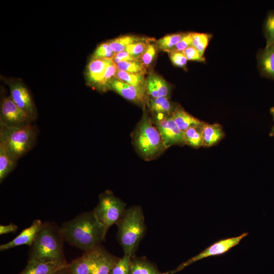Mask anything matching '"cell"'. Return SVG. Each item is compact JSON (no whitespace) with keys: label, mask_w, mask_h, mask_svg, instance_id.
<instances>
[{"label":"cell","mask_w":274,"mask_h":274,"mask_svg":"<svg viewBox=\"0 0 274 274\" xmlns=\"http://www.w3.org/2000/svg\"><path fill=\"white\" fill-rule=\"evenodd\" d=\"M60 231L64 241L84 252L101 246L108 232L93 211L83 212L63 223Z\"/></svg>","instance_id":"obj_1"},{"label":"cell","mask_w":274,"mask_h":274,"mask_svg":"<svg viewBox=\"0 0 274 274\" xmlns=\"http://www.w3.org/2000/svg\"><path fill=\"white\" fill-rule=\"evenodd\" d=\"M63 242L60 227L52 223H43L30 247L27 262H55L66 265Z\"/></svg>","instance_id":"obj_2"},{"label":"cell","mask_w":274,"mask_h":274,"mask_svg":"<svg viewBox=\"0 0 274 274\" xmlns=\"http://www.w3.org/2000/svg\"><path fill=\"white\" fill-rule=\"evenodd\" d=\"M143 111L140 120L131 133L132 145L141 158L150 161L158 158L167 149L147 107Z\"/></svg>","instance_id":"obj_3"},{"label":"cell","mask_w":274,"mask_h":274,"mask_svg":"<svg viewBox=\"0 0 274 274\" xmlns=\"http://www.w3.org/2000/svg\"><path fill=\"white\" fill-rule=\"evenodd\" d=\"M116 225L118 227V241L124 254L132 256L135 255L139 244L146 231L142 207L134 206L127 208Z\"/></svg>","instance_id":"obj_4"},{"label":"cell","mask_w":274,"mask_h":274,"mask_svg":"<svg viewBox=\"0 0 274 274\" xmlns=\"http://www.w3.org/2000/svg\"><path fill=\"white\" fill-rule=\"evenodd\" d=\"M37 134L32 124L16 127L0 126V144L18 160L34 146Z\"/></svg>","instance_id":"obj_5"},{"label":"cell","mask_w":274,"mask_h":274,"mask_svg":"<svg viewBox=\"0 0 274 274\" xmlns=\"http://www.w3.org/2000/svg\"><path fill=\"white\" fill-rule=\"evenodd\" d=\"M126 204L114 193L106 190L99 195V201L93 212L98 221L108 231L109 228L117 224L123 216Z\"/></svg>","instance_id":"obj_6"},{"label":"cell","mask_w":274,"mask_h":274,"mask_svg":"<svg viewBox=\"0 0 274 274\" xmlns=\"http://www.w3.org/2000/svg\"><path fill=\"white\" fill-rule=\"evenodd\" d=\"M248 234V232H244L237 236L222 238L214 242L197 255L180 264L176 269L169 271L170 274L179 272L187 266L203 258L226 254L230 249L238 245Z\"/></svg>","instance_id":"obj_7"},{"label":"cell","mask_w":274,"mask_h":274,"mask_svg":"<svg viewBox=\"0 0 274 274\" xmlns=\"http://www.w3.org/2000/svg\"><path fill=\"white\" fill-rule=\"evenodd\" d=\"M150 115L166 149L175 145H185L184 132L178 127L172 115Z\"/></svg>","instance_id":"obj_8"},{"label":"cell","mask_w":274,"mask_h":274,"mask_svg":"<svg viewBox=\"0 0 274 274\" xmlns=\"http://www.w3.org/2000/svg\"><path fill=\"white\" fill-rule=\"evenodd\" d=\"M0 112V126L21 127L31 124L33 121L26 112L15 104L10 96L2 99Z\"/></svg>","instance_id":"obj_9"},{"label":"cell","mask_w":274,"mask_h":274,"mask_svg":"<svg viewBox=\"0 0 274 274\" xmlns=\"http://www.w3.org/2000/svg\"><path fill=\"white\" fill-rule=\"evenodd\" d=\"M108 89L113 90L143 109L147 107L149 97L146 93V89L129 85L116 77L109 82Z\"/></svg>","instance_id":"obj_10"},{"label":"cell","mask_w":274,"mask_h":274,"mask_svg":"<svg viewBox=\"0 0 274 274\" xmlns=\"http://www.w3.org/2000/svg\"><path fill=\"white\" fill-rule=\"evenodd\" d=\"M10 97L15 104L26 112L35 121L37 117L36 108L27 88L19 82H9Z\"/></svg>","instance_id":"obj_11"},{"label":"cell","mask_w":274,"mask_h":274,"mask_svg":"<svg viewBox=\"0 0 274 274\" xmlns=\"http://www.w3.org/2000/svg\"><path fill=\"white\" fill-rule=\"evenodd\" d=\"M102 246L84 252L66 265L73 274H91L100 255Z\"/></svg>","instance_id":"obj_12"},{"label":"cell","mask_w":274,"mask_h":274,"mask_svg":"<svg viewBox=\"0 0 274 274\" xmlns=\"http://www.w3.org/2000/svg\"><path fill=\"white\" fill-rule=\"evenodd\" d=\"M43 224L41 220H35L29 227L23 230L13 239L1 245L0 251L3 252L21 245H28L30 247L41 230Z\"/></svg>","instance_id":"obj_13"},{"label":"cell","mask_w":274,"mask_h":274,"mask_svg":"<svg viewBox=\"0 0 274 274\" xmlns=\"http://www.w3.org/2000/svg\"><path fill=\"white\" fill-rule=\"evenodd\" d=\"M146 91L150 98L165 97L169 98L172 87L161 76L151 73L146 78Z\"/></svg>","instance_id":"obj_14"},{"label":"cell","mask_w":274,"mask_h":274,"mask_svg":"<svg viewBox=\"0 0 274 274\" xmlns=\"http://www.w3.org/2000/svg\"><path fill=\"white\" fill-rule=\"evenodd\" d=\"M257 60L261 76L274 80V44L260 49L257 54Z\"/></svg>","instance_id":"obj_15"},{"label":"cell","mask_w":274,"mask_h":274,"mask_svg":"<svg viewBox=\"0 0 274 274\" xmlns=\"http://www.w3.org/2000/svg\"><path fill=\"white\" fill-rule=\"evenodd\" d=\"M112 61L108 59H91L88 63L86 76L88 83L97 89L108 65Z\"/></svg>","instance_id":"obj_16"},{"label":"cell","mask_w":274,"mask_h":274,"mask_svg":"<svg viewBox=\"0 0 274 274\" xmlns=\"http://www.w3.org/2000/svg\"><path fill=\"white\" fill-rule=\"evenodd\" d=\"M172 116L178 127L183 132L190 127L202 126L206 123L191 115L179 104Z\"/></svg>","instance_id":"obj_17"},{"label":"cell","mask_w":274,"mask_h":274,"mask_svg":"<svg viewBox=\"0 0 274 274\" xmlns=\"http://www.w3.org/2000/svg\"><path fill=\"white\" fill-rule=\"evenodd\" d=\"M202 146L210 147L217 144L224 137L222 126L218 123H205L202 126Z\"/></svg>","instance_id":"obj_18"},{"label":"cell","mask_w":274,"mask_h":274,"mask_svg":"<svg viewBox=\"0 0 274 274\" xmlns=\"http://www.w3.org/2000/svg\"><path fill=\"white\" fill-rule=\"evenodd\" d=\"M178 104L173 102L169 98L159 97L148 98L147 107L151 115H172Z\"/></svg>","instance_id":"obj_19"},{"label":"cell","mask_w":274,"mask_h":274,"mask_svg":"<svg viewBox=\"0 0 274 274\" xmlns=\"http://www.w3.org/2000/svg\"><path fill=\"white\" fill-rule=\"evenodd\" d=\"M129 274H170V271L162 272L155 264L146 257H132Z\"/></svg>","instance_id":"obj_20"},{"label":"cell","mask_w":274,"mask_h":274,"mask_svg":"<svg viewBox=\"0 0 274 274\" xmlns=\"http://www.w3.org/2000/svg\"><path fill=\"white\" fill-rule=\"evenodd\" d=\"M120 258L111 254L103 247L91 274H110Z\"/></svg>","instance_id":"obj_21"},{"label":"cell","mask_w":274,"mask_h":274,"mask_svg":"<svg viewBox=\"0 0 274 274\" xmlns=\"http://www.w3.org/2000/svg\"><path fill=\"white\" fill-rule=\"evenodd\" d=\"M66 265L55 262L29 261L19 274H52Z\"/></svg>","instance_id":"obj_22"},{"label":"cell","mask_w":274,"mask_h":274,"mask_svg":"<svg viewBox=\"0 0 274 274\" xmlns=\"http://www.w3.org/2000/svg\"><path fill=\"white\" fill-rule=\"evenodd\" d=\"M18 160L3 145L0 144L1 183L15 168Z\"/></svg>","instance_id":"obj_23"},{"label":"cell","mask_w":274,"mask_h":274,"mask_svg":"<svg viewBox=\"0 0 274 274\" xmlns=\"http://www.w3.org/2000/svg\"><path fill=\"white\" fill-rule=\"evenodd\" d=\"M151 38L141 37L133 35H127L120 36L108 41L112 50L115 53L125 51L129 45L134 43L150 40Z\"/></svg>","instance_id":"obj_24"},{"label":"cell","mask_w":274,"mask_h":274,"mask_svg":"<svg viewBox=\"0 0 274 274\" xmlns=\"http://www.w3.org/2000/svg\"><path fill=\"white\" fill-rule=\"evenodd\" d=\"M143 74H132L118 70L115 77L134 87L146 89V78Z\"/></svg>","instance_id":"obj_25"},{"label":"cell","mask_w":274,"mask_h":274,"mask_svg":"<svg viewBox=\"0 0 274 274\" xmlns=\"http://www.w3.org/2000/svg\"><path fill=\"white\" fill-rule=\"evenodd\" d=\"M186 32H179L164 36L156 41L158 50L167 52L171 51L182 39Z\"/></svg>","instance_id":"obj_26"},{"label":"cell","mask_w":274,"mask_h":274,"mask_svg":"<svg viewBox=\"0 0 274 274\" xmlns=\"http://www.w3.org/2000/svg\"><path fill=\"white\" fill-rule=\"evenodd\" d=\"M202 126L190 127L184 132L185 145L195 149L202 146Z\"/></svg>","instance_id":"obj_27"},{"label":"cell","mask_w":274,"mask_h":274,"mask_svg":"<svg viewBox=\"0 0 274 274\" xmlns=\"http://www.w3.org/2000/svg\"><path fill=\"white\" fill-rule=\"evenodd\" d=\"M118 70L132 74H143L147 73V68L141 60L122 61L116 64Z\"/></svg>","instance_id":"obj_28"},{"label":"cell","mask_w":274,"mask_h":274,"mask_svg":"<svg viewBox=\"0 0 274 274\" xmlns=\"http://www.w3.org/2000/svg\"><path fill=\"white\" fill-rule=\"evenodd\" d=\"M211 38V34L192 32V42L191 46L195 48L200 54L203 56Z\"/></svg>","instance_id":"obj_29"},{"label":"cell","mask_w":274,"mask_h":274,"mask_svg":"<svg viewBox=\"0 0 274 274\" xmlns=\"http://www.w3.org/2000/svg\"><path fill=\"white\" fill-rule=\"evenodd\" d=\"M263 32L266 46L274 44V10L267 14L264 22Z\"/></svg>","instance_id":"obj_30"},{"label":"cell","mask_w":274,"mask_h":274,"mask_svg":"<svg viewBox=\"0 0 274 274\" xmlns=\"http://www.w3.org/2000/svg\"><path fill=\"white\" fill-rule=\"evenodd\" d=\"M118 71L116 64L112 61L107 66L104 75L98 84L97 89L100 91H106L108 90V86L109 82L114 78Z\"/></svg>","instance_id":"obj_31"},{"label":"cell","mask_w":274,"mask_h":274,"mask_svg":"<svg viewBox=\"0 0 274 274\" xmlns=\"http://www.w3.org/2000/svg\"><path fill=\"white\" fill-rule=\"evenodd\" d=\"M132 256L124 254L111 270L110 274H129Z\"/></svg>","instance_id":"obj_32"},{"label":"cell","mask_w":274,"mask_h":274,"mask_svg":"<svg viewBox=\"0 0 274 274\" xmlns=\"http://www.w3.org/2000/svg\"><path fill=\"white\" fill-rule=\"evenodd\" d=\"M158 49L156 43L151 42L148 45L146 49L141 56V60L147 68L153 63L156 58Z\"/></svg>","instance_id":"obj_33"},{"label":"cell","mask_w":274,"mask_h":274,"mask_svg":"<svg viewBox=\"0 0 274 274\" xmlns=\"http://www.w3.org/2000/svg\"><path fill=\"white\" fill-rule=\"evenodd\" d=\"M115 53L110 48L108 42L102 43L96 47L91 59H112Z\"/></svg>","instance_id":"obj_34"},{"label":"cell","mask_w":274,"mask_h":274,"mask_svg":"<svg viewBox=\"0 0 274 274\" xmlns=\"http://www.w3.org/2000/svg\"><path fill=\"white\" fill-rule=\"evenodd\" d=\"M153 41L154 39L151 38L147 41L134 43L128 46L125 51L132 55L141 57V56L145 51L149 44Z\"/></svg>","instance_id":"obj_35"},{"label":"cell","mask_w":274,"mask_h":274,"mask_svg":"<svg viewBox=\"0 0 274 274\" xmlns=\"http://www.w3.org/2000/svg\"><path fill=\"white\" fill-rule=\"evenodd\" d=\"M168 53L170 61L175 66L186 68L188 60L183 52L171 51Z\"/></svg>","instance_id":"obj_36"},{"label":"cell","mask_w":274,"mask_h":274,"mask_svg":"<svg viewBox=\"0 0 274 274\" xmlns=\"http://www.w3.org/2000/svg\"><path fill=\"white\" fill-rule=\"evenodd\" d=\"M188 60L205 62L206 59L198 51L192 46H190L183 51Z\"/></svg>","instance_id":"obj_37"},{"label":"cell","mask_w":274,"mask_h":274,"mask_svg":"<svg viewBox=\"0 0 274 274\" xmlns=\"http://www.w3.org/2000/svg\"><path fill=\"white\" fill-rule=\"evenodd\" d=\"M192 32H187L171 51L183 52L192 45Z\"/></svg>","instance_id":"obj_38"},{"label":"cell","mask_w":274,"mask_h":274,"mask_svg":"<svg viewBox=\"0 0 274 274\" xmlns=\"http://www.w3.org/2000/svg\"><path fill=\"white\" fill-rule=\"evenodd\" d=\"M112 60L115 64H117L122 61L141 60V57L132 55L126 51H123L116 53Z\"/></svg>","instance_id":"obj_39"},{"label":"cell","mask_w":274,"mask_h":274,"mask_svg":"<svg viewBox=\"0 0 274 274\" xmlns=\"http://www.w3.org/2000/svg\"><path fill=\"white\" fill-rule=\"evenodd\" d=\"M18 229V226L12 223L4 225H0V234H7L9 233H14L16 232Z\"/></svg>","instance_id":"obj_40"},{"label":"cell","mask_w":274,"mask_h":274,"mask_svg":"<svg viewBox=\"0 0 274 274\" xmlns=\"http://www.w3.org/2000/svg\"><path fill=\"white\" fill-rule=\"evenodd\" d=\"M52 274H73V273L67 268L66 265L65 266L57 270Z\"/></svg>","instance_id":"obj_41"},{"label":"cell","mask_w":274,"mask_h":274,"mask_svg":"<svg viewBox=\"0 0 274 274\" xmlns=\"http://www.w3.org/2000/svg\"><path fill=\"white\" fill-rule=\"evenodd\" d=\"M270 112L272 116L273 119L274 120V107H272L270 108Z\"/></svg>","instance_id":"obj_42"},{"label":"cell","mask_w":274,"mask_h":274,"mask_svg":"<svg viewBox=\"0 0 274 274\" xmlns=\"http://www.w3.org/2000/svg\"><path fill=\"white\" fill-rule=\"evenodd\" d=\"M271 133L272 135L274 136V125L272 127V129H271Z\"/></svg>","instance_id":"obj_43"}]
</instances>
